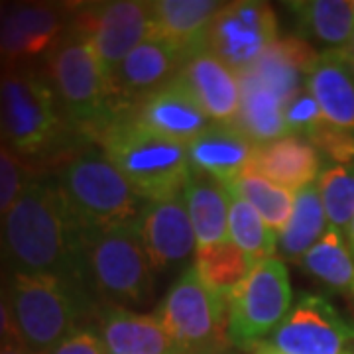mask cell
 Masks as SVG:
<instances>
[{"label": "cell", "instance_id": "6da1fadb", "mask_svg": "<svg viewBox=\"0 0 354 354\" xmlns=\"http://www.w3.org/2000/svg\"><path fill=\"white\" fill-rule=\"evenodd\" d=\"M0 260L10 274L57 276L81 283V230L55 179H30L0 221Z\"/></svg>", "mask_w": 354, "mask_h": 354}, {"label": "cell", "instance_id": "7a4b0ae2", "mask_svg": "<svg viewBox=\"0 0 354 354\" xmlns=\"http://www.w3.org/2000/svg\"><path fill=\"white\" fill-rule=\"evenodd\" d=\"M73 128L48 75L30 67L0 73V148L18 160L55 152Z\"/></svg>", "mask_w": 354, "mask_h": 354}, {"label": "cell", "instance_id": "3957f363", "mask_svg": "<svg viewBox=\"0 0 354 354\" xmlns=\"http://www.w3.org/2000/svg\"><path fill=\"white\" fill-rule=\"evenodd\" d=\"M55 181L81 234L132 225L146 205L106 153L95 148L71 158Z\"/></svg>", "mask_w": 354, "mask_h": 354}, {"label": "cell", "instance_id": "277c9868", "mask_svg": "<svg viewBox=\"0 0 354 354\" xmlns=\"http://www.w3.org/2000/svg\"><path fill=\"white\" fill-rule=\"evenodd\" d=\"M48 79L67 122L81 134L97 136L113 120L109 77L91 39L69 26L48 51Z\"/></svg>", "mask_w": 354, "mask_h": 354}, {"label": "cell", "instance_id": "5b68a950", "mask_svg": "<svg viewBox=\"0 0 354 354\" xmlns=\"http://www.w3.org/2000/svg\"><path fill=\"white\" fill-rule=\"evenodd\" d=\"M95 138L106 158L146 201L181 191L189 177L187 146L140 128L127 113L113 118Z\"/></svg>", "mask_w": 354, "mask_h": 354}, {"label": "cell", "instance_id": "8992f818", "mask_svg": "<svg viewBox=\"0 0 354 354\" xmlns=\"http://www.w3.org/2000/svg\"><path fill=\"white\" fill-rule=\"evenodd\" d=\"M6 293L20 341L34 354H50L79 329L85 305L79 283L71 279L10 274Z\"/></svg>", "mask_w": 354, "mask_h": 354}, {"label": "cell", "instance_id": "52a82bcc", "mask_svg": "<svg viewBox=\"0 0 354 354\" xmlns=\"http://www.w3.org/2000/svg\"><path fill=\"white\" fill-rule=\"evenodd\" d=\"M83 278L109 305H136L150 299L153 266L142 244L136 223L81 234Z\"/></svg>", "mask_w": 354, "mask_h": 354}, {"label": "cell", "instance_id": "ba28073f", "mask_svg": "<svg viewBox=\"0 0 354 354\" xmlns=\"http://www.w3.org/2000/svg\"><path fill=\"white\" fill-rule=\"evenodd\" d=\"M153 315L181 354H228V299L207 288L195 266L169 288Z\"/></svg>", "mask_w": 354, "mask_h": 354}, {"label": "cell", "instance_id": "9c48e42d", "mask_svg": "<svg viewBox=\"0 0 354 354\" xmlns=\"http://www.w3.org/2000/svg\"><path fill=\"white\" fill-rule=\"evenodd\" d=\"M290 311L291 283L286 264L276 256L260 260L228 297V339L236 348L254 351Z\"/></svg>", "mask_w": 354, "mask_h": 354}, {"label": "cell", "instance_id": "30bf717a", "mask_svg": "<svg viewBox=\"0 0 354 354\" xmlns=\"http://www.w3.org/2000/svg\"><path fill=\"white\" fill-rule=\"evenodd\" d=\"M278 39V18L274 8L266 2L241 0L228 2L216 12L203 46L241 75Z\"/></svg>", "mask_w": 354, "mask_h": 354}, {"label": "cell", "instance_id": "8fae6325", "mask_svg": "<svg viewBox=\"0 0 354 354\" xmlns=\"http://www.w3.org/2000/svg\"><path fill=\"white\" fill-rule=\"evenodd\" d=\"M73 28L83 32L101 59L106 77L152 32V2L114 0L81 8Z\"/></svg>", "mask_w": 354, "mask_h": 354}, {"label": "cell", "instance_id": "7c38bea8", "mask_svg": "<svg viewBox=\"0 0 354 354\" xmlns=\"http://www.w3.org/2000/svg\"><path fill=\"white\" fill-rule=\"evenodd\" d=\"M270 339L286 354H354V325L315 293L301 295Z\"/></svg>", "mask_w": 354, "mask_h": 354}, {"label": "cell", "instance_id": "4fadbf2b", "mask_svg": "<svg viewBox=\"0 0 354 354\" xmlns=\"http://www.w3.org/2000/svg\"><path fill=\"white\" fill-rule=\"evenodd\" d=\"M183 55L156 38L144 39L124 62L109 73V91L114 114L130 113L136 104L171 83L179 73Z\"/></svg>", "mask_w": 354, "mask_h": 354}, {"label": "cell", "instance_id": "5bb4252c", "mask_svg": "<svg viewBox=\"0 0 354 354\" xmlns=\"http://www.w3.org/2000/svg\"><path fill=\"white\" fill-rule=\"evenodd\" d=\"M136 228L153 270L187 264L193 252H197V239L183 189L162 199L146 201Z\"/></svg>", "mask_w": 354, "mask_h": 354}, {"label": "cell", "instance_id": "9a60e30c", "mask_svg": "<svg viewBox=\"0 0 354 354\" xmlns=\"http://www.w3.org/2000/svg\"><path fill=\"white\" fill-rule=\"evenodd\" d=\"M127 114L140 128L183 146L213 124L177 77Z\"/></svg>", "mask_w": 354, "mask_h": 354}, {"label": "cell", "instance_id": "2e32d148", "mask_svg": "<svg viewBox=\"0 0 354 354\" xmlns=\"http://www.w3.org/2000/svg\"><path fill=\"white\" fill-rule=\"evenodd\" d=\"M177 79L189 91L211 122L234 124L241 104L239 77L205 46L183 55Z\"/></svg>", "mask_w": 354, "mask_h": 354}, {"label": "cell", "instance_id": "e0dca14e", "mask_svg": "<svg viewBox=\"0 0 354 354\" xmlns=\"http://www.w3.org/2000/svg\"><path fill=\"white\" fill-rule=\"evenodd\" d=\"M64 34V14L50 4L4 6L0 14V57H36L50 51Z\"/></svg>", "mask_w": 354, "mask_h": 354}, {"label": "cell", "instance_id": "ac0fdd59", "mask_svg": "<svg viewBox=\"0 0 354 354\" xmlns=\"http://www.w3.org/2000/svg\"><path fill=\"white\" fill-rule=\"evenodd\" d=\"M321 164V153L309 140L290 134L268 144H256L246 171L297 193L315 181Z\"/></svg>", "mask_w": 354, "mask_h": 354}, {"label": "cell", "instance_id": "d6986e66", "mask_svg": "<svg viewBox=\"0 0 354 354\" xmlns=\"http://www.w3.org/2000/svg\"><path fill=\"white\" fill-rule=\"evenodd\" d=\"M99 337L106 354H181L158 317L118 305L101 311Z\"/></svg>", "mask_w": 354, "mask_h": 354}, {"label": "cell", "instance_id": "ffe728a7", "mask_svg": "<svg viewBox=\"0 0 354 354\" xmlns=\"http://www.w3.org/2000/svg\"><path fill=\"white\" fill-rule=\"evenodd\" d=\"M248 140L234 124H211L187 146L191 169L215 177L230 185L246 171L254 152Z\"/></svg>", "mask_w": 354, "mask_h": 354}, {"label": "cell", "instance_id": "44dd1931", "mask_svg": "<svg viewBox=\"0 0 354 354\" xmlns=\"http://www.w3.org/2000/svg\"><path fill=\"white\" fill-rule=\"evenodd\" d=\"M225 2L215 0H158L152 2L150 38L167 44L171 50L187 55L203 46L205 34Z\"/></svg>", "mask_w": 354, "mask_h": 354}, {"label": "cell", "instance_id": "7402d4cb", "mask_svg": "<svg viewBox=\"0 0 354 354\" xmlns=\"http://www.w3.org/2000/svg\"><path fill=\"white\" fill-rule=\"evenodd\" d=\"M305 85L329 124L354 132V65L339 48L321 53Z\"/></svg>", "mask_w": 354, "mask_h": 354}, {"label": "cell", "instance_id": "603a6c76", "mask_svg": "<svg viewBox=\"0 0 354 354\" xmlns=\"http://www.w3.org/2000/svg\"><path fill=\"white\" fill-rule=\"evenodd\" d=\"M319 57L321 53H317L309 41L288 36L274 41L248 71L258 77L270 91H274L286 104L305 87L301 85V79L311 75Z\"/></svg>", "mask_w": 354, "mask_h": 354}, {"label": "cell", "instance_id": "cb8c5ba5", "mask_svg": "<svg viewBox=\"0 0 354 354\" xmlns=\"http://www.w3.org/2000/svg\"><path fill=\"white\" fill-rule=\"evenodd\" d=\"M183 197L195 230L197 248L227 242L230 209V191L227 185L203 171L191 169L183 185Z\"/></svg>", "mask_w": 354, "mask_h": 354}, {"label": "cell", "instance_id": "d4e9b609", "mask_svg": "<svg viewBox=\"0 0 354 354\" xmlns=\"http://www.w3.org/2000/svg\"><path fill=\"white\" fill-rule=\"evenodd\" d=\"M239 77L241 104L234 127L254 144H268L290 136L283 120V102L258 77L244 71Z\"/></svg>", "mask_w": 354, "mask_h": 354}, {"label": "cell", "instance_id": "484cf974", "mask_svg": "<svg viewBox=\"0 0 354 354\" xmlns=\"http://www.w3.org/2000/svg\"><path fill=\"white\" fill-rule=\"evenodd\" d=\"M327 215L321 201L319 185L311 183L295 193L290 223L279 232L278 246L290 260L299 262L327 232Z\"/></svg>", "mask_w": 354, "mask_h": 354}, {"label": "cell", "instance_id": "4316f807", "mask_svg": "<svg viewBox=\"0 0 354 354\" xmlns=\"http://www.w3.org/2000/svg\"><path fill=\"white\" fill-rule=\"evenodd\" d=\"M295 22L307 38L327 46H346L354 34V2L346 0H304L290 2Z\"/></svg>", "mask_w": 354, "mask_h": 354}, {"label": "cell", "instance_id": "83f0119b", "mask_svg": "<svg viewBox=\"0 0 354 354\" xmlns=\"http://www.w3.org/2000/svg\"><path fill=\"white\" fill-rule=\"evenodd\" d=\"M252 258H248L236 244L230 241L215 246L197 248L195 270L207 288L228 299L230 293L241 286L254 268Z\"/></svg>", "mask_w": 354, "mask_h": 354}, {"label": "cell", "instance_id": "f1b7e54d", "mask_svg": "<svg viewBox=\"0 0 354 354\" xmlns=\"http://www.w3.org/2000/svg\"><path fill=\"white\" fill-rule=\"evenodd\" d=\"M304 268L330 290H354V256L342 232L327 228L323 239L301 258Z\"/></svg>", "mask_w": 354, "mask_h": 354}, {"label": "cell", "instance_id": "f546056e", "mask_svg": "<svg viewBox=\"0 0 354 354\" xmlns=\"http://www.w3.org/2000/svg\"><path fill=\"white\" fill-rule=\"evenodd\" d=\"M227 187L250 203L258 211V215L262 216L268 228L274 230L276 234L281 232L290 223L293 203H295L293 191L283 189L264 177L256 176L252 171H244L239 179H234Z\"/></svg>", "mask_w": 354, "mask_h": 354}, {"label": "cell", "instance_id": "4dcf8cb0", "mask_svg": "<svg viewBox=\"0 0 354 354\" xmlns=\"http://www.w3.org/2000/svg\"><path fill=\"white\" fill-rule=\"evenodd\" d=\"M228 239L248 258H252L254 262L274 258L278 248L276 232L268 228L262 216L258 215V211L250 203L232 191H230V209H228Z\"/></svg>", "mask_w": 354, "mask_h": 354}, {"label": "cell", "instance_id": "1f68e13d", "mask_svg": "<svg viewBox=\"0 0 354 354\" xmlns=\"http://www.w3.org/2000/svg\"><path fill=\"white\" fill-rule=\"evenodd\" d=\"M319 193L330 228L348 234L354 221V164L325 169L319 177Z\"/></svg>", "mask_w": 354, "mask_h": 354}, {"label": "cell", "instance_id": "d6a6232c", "mask_svg": "<svg viewBox=\"0 0 354 354\" xmlns=\"http://www.w3.org/2000/svg\"><path fill=\"white\" fill-rule=\"evenodd\" d=\"M305 138L309 140L319 153L339 165L354 164V132L329 124L323 120Z\"/></svg>", "mask_w": 354, "mask_h": 354}, {"label": "cell", "instance_id": "836d02e7", "mask_svg": "<svg viewBox=\"0 0 354 354\" xmlns=\"http://www.w3.org/2000/svg\"><path fill=\"white\" fill-rule=\"evenodd\" d=\"M283 120L290 134H299V136H307L317 124L325 120L307 85L283 104Z\"/></svg>", "mask_w": 354, "mask_h": 354}, {"label": "cell", "instance_id": "e575fe53", "mask_svg": "<svg viewBox=\"0 0 354 354\" xmlns=\"http://www.w3.org/2000/svg\"><path fill=\"white\" fill-rule=\"evenodd\" d=\"M28 181L22 160L0 148V221L18 201Z\"/></svg>", "mask_w": 354, "mask_h": 354}, {"label": "cell", "instance_id": "d590c367", "mask_svg": "<svg viewBox=\"0 0 354 354\" xmlns=\"http://www.w3.org/2000/svg\"><path fill=\"white\" fill-rule=\"evenodd\" d=\"M50 354H106L101 337L88 327H79L65 337Z\"/></svg>", "mask_w": 354, "mask_h": 354}, {"label": "cell", "instance_id": "8d00e7d4", "mask_svg": "<svg viewBox=\"0 0 354 354\" xmlns=\"http://www.w3.org/2000/svg\"><path fill=\"white\" fill-rule=\"evenodd\" d=\"M14 339H20V335H18L16 323H14L8 293L0 288V342L14 341Z\"/></svg>", "mask_w": 354, "mask_h": 354}, {"label": "cell", "instance_id": "74e56055", "mask_svg": "<svg viewBox=\"0 0 354 354\" xmlns=\"http://www.w3.org/2000/svg\"><path fill=\"white\" fill-rule=\"evenodd\" d=\"M0 354H34L20 339L0 342Z\"/></svg>", "mask_w": 354, "mask_h": 354}, {"label": "cell", "instance_id": "f35d334b", "mask_svg": "<svg viewBox=\"0 0 354 354\" xmlns=\"http://www.w3.org/2000/svg\"><path fill=\"white\" fill-rule=\"evenodd\" d=\"M252 354H286V353L278 351V348H276V346H272L270 342H260L258 346H254Z\"/></svg>", "mask_w": 354, "mask_h": 354}, {"label": "cell", "instance_id": "ab89813d", "mask_svg": "<svg viewBox=\"0 0 354 354\" xmlns=\"http://www.w3.org/2000/svg\"><path fill=\"white\" fill-rule=\"evenodd\" d=\"M341 50V53L351 62V64L354 65V34H353V38L348 39V44L346 46H342V48H339Z\"/></svg>", "mask_w": 354, "mask_h": 354}, {"label": "cell", "instance_id": "60d3db41", "mask_svg": "<svg viewBox=\"0 0 354 354\" xmlns=\"http://www.w3.org/2000/svg\"><path fill=\"white\" fill-rule=\"evenodd\" d=\"M348 242H351V250H353V256H354V221L351 228H348Z\"/></svg>", "mask_w": 354, "mask_h": 354}, {"label": "cell", "instance_id": "b9f144b4", "mask_svg": "<svg viewBox=\"0 0 354 354\" xmlns=\"http://www.w3.org/2000/svg\"><path fill=\"white\" fill-rule=\"evenodd\" d=\"M353 295H354V290H353Z\"/></svg>", "mask_w": 354, "mask_h": 354}]
</instances>
